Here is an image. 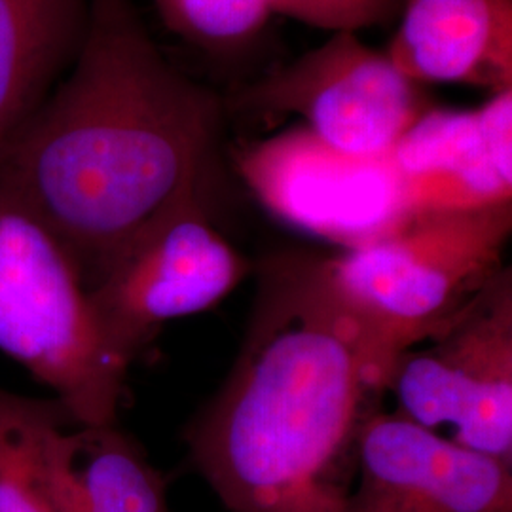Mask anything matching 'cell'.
Instances as JSON below:
<instances>
[{
    "mask_svg": "<svg viewBox=\"0 0 512 512\" xmlns=\"http://www.w3.org/2000/svg\"><path fill=\"white\" fill-rule=\"evenodd\" d=\"M220 128L217 93L162 54L133 0H90L73 65L0 141V192L90 287L158 222L203 200Z\"/></svg>",
    "mask_w": 512,
    "mask_h": 512,
    "instance_id": "6da1fadb",
    "label": "cell"
},
{
    "mask_svg": "<svg viewBox=\"0 0 512 512\" xmlns=\"http://www.w3.org/2000/svg\"><path fill=\"white\" fill-rule=\"evenodd\" d=\"M378 393L319 258L279 256L228 378L186 429L190 461L230 512H342Z\"/></svg>",
    "mask_w": 512,
    "mask_h": 512,
    "instance_id": "7a4b0ae2",
    "label": "cell"
},
{
    "mask_svg": "<svg viewBox=\"0 0 512 512\" xmlns=\"http://www.w3.org/2000/svg\"><path fill=\"white\" fill-rule=\"evenodd\" d=\"M512 202L412 215L393 234L319 258L334 304L355 329L384 393L404 351L433 340L505 266Z\"/></svg>",
    "mask_w": 512,
    "mask_h": 512,
    "instance_id": "3957f363",
    "label": "cell"
},
{
    "mask_svg": "<svg viewBox=\"0 0 512 512\" xmlns=\"http://www.w3.org/2000/svg\"><path fill=\"white\" fill-rule=\"evenodd\" d=\"M0 351L78 425L116 423L128 368L105 348L73 256L0 192Z\"/></svg>",
    "mask_w": 512,
    "mask_h": 512,
    "instance_id": "277c9868",
    "label": "cell"
},
{
    "mask_svg": "<svg viewBox=\"0 0 512 512\" xmlns=\"http://www.w3.org/2000/svg\"><path fill=\"white\" fill-rule=\"evenodd\" d=\"M384 391L423 427L512 465V272L507 266L458 319L404 351Z\"/></svg>",
    "mask_w": 512,
    "mask_h": 512,
    "instance_id": "5b68a950",
    "label": "cell"
},
{
    "mask_svg": "<svg viewBox=\"0 0 512 512\" xmlns=\"http://www.w3.org/2000/svg\"><path fill=\"white\" fill-rule=\"evenodd\" d=\"M236 169L274 219L342 251L385 238L412 217L391 154H349L304 126L245 143Z\"/></svg>",
    "mask_w": 512,
    "mask_h": 512,
    "instance_id": "8992f818",
    "label": "cell"
},
{
    "mask_svg": "<svg viewBox=\"0 0 512 512\" xmlns=\"http://www.w3.org/2000/svg\"><path fill=\"white\" fill-rule=\"evenodd\" d=\"M245 274L198 200L137 239L86 294L105 348L128 368L165 323L215 308Z\"/></svg>",
    "mask_w": 512,
    "mask_h": 512,
    "instance_id": "52a82bcc",
    "label": "cell"
},
{
    "mask_svg": "<svg viewBox=\"0 0 512 512\" xmlns=\"http://www.w3.org/2000/svg\"><path fill=\"white\" fill-rule=\"evenodd\" d=\"M243 107L298 116L319 139L357 156L391 154L406 129L431 109L420 84L357 33H332L249 88Z\"/></svg>",
    "mask_w": 512,
    "mask_h": 512,
    "instance_id": "ba28073f",
    "label": "cell"
},
{
    "mask_svg": "<svg viewBox=\"0 0 512 512\" xmlns=\"http://www.w3.org/2000/svg\"><path fill=\"white\" fill-rule=\"evenodd\" d=\"M355 476L342 512H512V465L399 412L366 416Z\"/></svg>",
    "mask_w": 512,
    "mask_h": 512,
    "instance_id": "9c48e42d",
    "label": "cell"
},
{
    "mask_svg": "<svg viewBox=\"0 0 512 512\" xmlns=\"http://www.w3.org/2000/svg\"><path fill=\"white\" fill-rule=\"evenodd\" d=\"M391 158L412 215L512 202V90L475 110H425Z\"/></svg>",
    "mask_w": 512,
    "mask_h": 512,
    "instance_id": "30bf717a",
    "label": "cell"
},
{
    "mask_svg": "<svg viewBox=\"0 0 512 512\" xmlns=\"http://www.w3.org/2000/svg\"><path fill=\"white\" fill-rule=\"evenodd\" d=\"M385 55L420 86L512 90V0H404Z\"/></svg>",
    "mask_w": 512,
    "mask_h": 512,
    "instance_id": "8fae6325",
    "label": "cell"
},
{
    "mask_svg": "<svg viewBox=\"0 0 512 512\" xmlns=\"http://www.w3.org/2000/svg\"><path fill=\"white\" fill-rule=\"evenodd\" d=\"M44 458L55 512H169L164 476L116 423H63Z\"/></svg>",
    "mask_w": 512,
    "mask_h": 512,
    "instance_id": "7c38bea8",
    "label": "cell"
},
{
    "mask_svg": "<svg viewBox=\"0 0 512 512\" xmlns=\"http://www.w3.org/2000/svg\"><path fill=\"white\" fill-rule=\"evenodd\" d=\"M88 14L90 0H0V141L69 71Z\"/></svg>",
    "mask_w": 512,
    "mask_h": 512,
    "instance_id": "4fadbf2b",
    "label": "cell"
},
{
    "mask_svg": "<svg viewBox=\"0 0 512 512\" xmlns=\"http://www.w3.org/2000/svg\"><path fill=\"white\" fill-rule=\"evenodd\" d=\"M63 423L76 421L57 399L38 401L0 387V512H55L44 452Z\"/></svg>",
    "mask_w": 512,
    "mask_h": 512,
    "instance_id": "5bb4252c",
    "label": "cell"
},
{
    "mask_svg": "<svg viewBox=\"0 0 512 512\" xmlns=\"http://www.w3.org/2000/svg\"><path fill=\"white\" fill-rule=\"evenodd\" d=\"M165 27L211 54L251 44L272 16L264 0H154Z\"/></svg>",
    "mask_w": 512,
    "mask_h": 512,
    "instance_id": "9a60e30c",
    "label": "cell"
},
{
    "mask_svg": "<svg viewBox=\"0 0 512 512\" xmlns=\"http://www.w3.org/2000/svg\"><path fill=\"white\" fill-rule=\"evenodd\" d=\"M281 14L332 33H359L395 16L399 0H264Z\"/></svg>",
    "mask_w": 512,
    "mask_h": 512,
    "instance_id": "2e32d148",
    "label": "cell"
}]
</instances>
